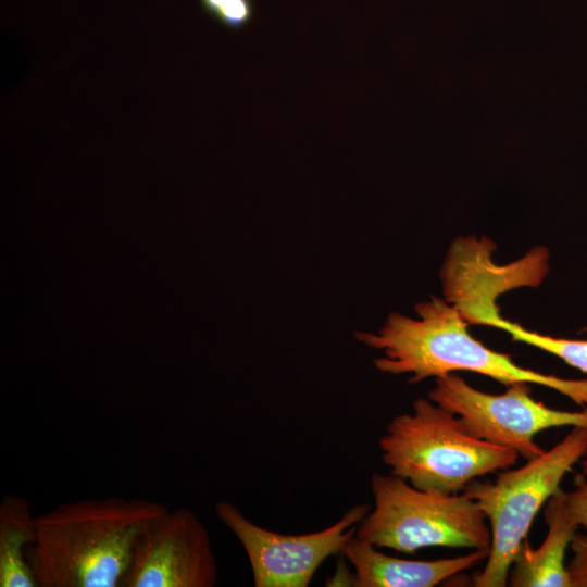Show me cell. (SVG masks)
I'll return each instance as SVG.
<instances>
[{
    "label": "cell",
    "instance_id": "cell-16",
    "mask_svg": "<svg viewBox=\"0 0 587 587\" xmlns=\"http://www.w3.org/2000/svg\"><path fill=\"white\" fill-rule=\"evenodd\" d=\"M570 549L572 557L566 563L571 587H587V530L577 532Z\"/></svg>",
    "mask_w": 587,
    "mask_h": 587
},
{
    "label": "cell",
    "instance_id": "cell-5",
    "mask_svg": "<svg viewBox=\"0 0 587 587\" xmlns=\"http://www.w3.org/2000/svg\"><path fill=\"white\" fill-rule=\"evenodd\" d=\"M373 510L355 536L403 553L429 547L489 549L491 534L478 504L465 494L415 488L390 475L372 474Z\"/></svg>",
    "mask_w": 587,
    "mask_h": 587
},
{
    "label": "cell",
    "instance_id": "cell-9",
    "mask_svg": "<svg viewBox=\"0 0 587 587\" xmlns=\"http://www.w3.org/2000/svg\"><path fill=\"white\" fill-rule=\"evenodd\" d=\"M494 248L486 237H460L452 243L442 265L446 300L459 310L466 323L496 305L500 294L520 286H538L548 272L546 248H535L505 266L492 263Z\"/></svg>",
    "mask_w": 587,
    "mask_h": 587
},
{
    "label": "cell",
    "instance_id": "cell-2",
    "mask_svg": "<svg viewBox=\"0 0 587 587\" xmlns=\"http://www.w3.org/2000/svg\"><path fill=\"white\" fill-rule=\"evenodd\" d=\"M419 319L397 312L377 333H357L365 346L382 350L376 370L410 374V383L444 377L457 371L489 376L504 386L536 384L553 389L582 408L587 407V379H567L517 365L510 355L489 349L467 330L459 310L446 299L432 297L415 305Z\"/></svg>",
    "mask_w": 587,
    "mask_h": 587
},
{
    "label": "cell",
    "instance_id": "cell-12",
    "mask_svg": "<svg viewBox=\"0 0 587 587\" xmlns=\"http://www.w3.org/2000/svg\"><path fill=\"white\" fill-rule=\"evenodd\" d=\"M35 516L24 497L5 495L0 502V587H37L26 560L35 540Z\"/></svg>",
    "mask_w": 587,
    "mask_h": 587
},
{
    "label": "cell",
    "instance_id": "cell-4",
    "mask_svg": "<svg viewBox=\"0 0 587 587\" xmlns=\"http://www.w3.org/2000/svg\"><path fill=\"white\" fill-rule=\"evenodd\" d=\"M586 449L587 428L572 427L551 449L519 469L503 470L494 483L474 479L466 485L463 494L482 509L491 534L486 565L474 576V586L508 585L510 567L536 514Z\"/></svg>",
    "mask_w": 587,
    "mask_h": 587
},
{
    "label": "cell",
    "instance_id": "cell-17",
    "mask_svg": "<svg viewBox=\"0 0 587 587\" xmlns=\"http://www.w3.org/2000/svg\"><path fill=\"white\" fill-rule=\"evenodd\" d=\"M226 1L228 0H199L202 10L213 18Z\"/></svg>",
    "mask_w": 587,
    "mask_h": 587
},
{
    "label": "cell",
    "instance_id": "cell-8",
    "mask_svg": "<svg viewBox=\"0 0 587 587\" xmlns=\"http://www.w3.org/2000/svg\"><path fill=\"white\" fill-rule=\"evenodd\" d=\"M217 577L204 524L188 509H167L136 538L120 587H214Z\"/></svg>",
    "mask_w": 587,
    "mask_h": 587
},
{
    "label": "cell",
    "instance_id": "cell-10",
    "mask_svg": "<svg viewBox=\"0 0 587 587\" xmlns=\"http://www.w3.org/2000/svg\"><path fill=\"white\" fill-rule=\"evenodd\" d=\"M489 549L430 561L387 555L377 547L350 538L342 549L354 569L353 587H434L487 559Z\"/></svg>",
    "mask_w": 587,
    "mask_h": 587
},
{
    "label": "cell",
    "instance_id": "cell-11",
    "mask_svg": "<svg viewBox=\"0 0 587 587\" xmlns=\"http://www.w3.org/2000/svg\"><path fill=\"white\" fill-rule=\"evenodd\" d=\"M545 521L548 533L538 548L534 549L527 538L522 542L510 567V586L571 587L565 555L579 526L561 488L547 501Z\"/></svg>",
    "mask_w": 587,
    "mask_h": 587
},
{
    "label": "cell",
    "instance_id": "cell-1",
    "mask_svg": "<svg viewBox=\"0 0 587 587\" xmlns=\"http://www.w3.org/2000/svg\"><path fill=\"white\" fill-rule=\"evenodd\" d=\"M166 505L141 498L63 502L34 519L37 587H120L138 535Z\"/></svg>",
    "mask_w": 587,
    "mask_h": 587
},
{
    "label": "cell",
    "instance_id": "cell-18",
    "mask_svg": "<svg viewBox=\"0 0 587 587\" xmlns=\"http://www.w3.org/2000/svg\"><path fill=\"white\" fill-rule=\"evenodd\" d=\"M582 332H587V326Z\"/></svg>",
    "mask_w": 587,
    "mask_h": 587
},
{
    "label": "cell",
    "instance_id": "cell-14",
    "mask_svg": "<svg viewBox=\"0 0 587 587\" xmlns=\"http://www.w3.org/2000/svg\"><path fill=\"white\" fill-rule=\"evenodd\" d=\"M580 471L574 480V489L565 492L571 513L578 524L587 530V449L578 462Z\"/></svg>",
    "mask_w": 587,
    "mask_h": 587
},
{
    "label": "cell",
    "instance_id": "cell-3",
    "mask_svg": "<svg viewBox=\"0 0 587 587\" xmlns=\"http://www.w3.org/2000/svg\"><path fill=\"white\" fill-rule=\"evenodd\" d=\"M390 474L415 488L459 494L477 477L507 470L519 453L470 435L457 415L428 398L396 415L378 442Z\"/></svg>",
    "mask_w": 587,
    "mask_h": 587
},
{
    "label": "cell",
    "instance_id": "cell-15",
    "mask_svg": "<svg viewBox=\"0 0 587 587\" xmlns=\"http://www.w3.org/2000/svg\"><path fill=\"white\" fill-rule=\"evenodd\" d=\"M254 16L252 0H228L217 11L214 18L228 29L246 27Z\"/></svg>",
    "mask_w": 587,
    "mask_h": 587
},
{
    "label": "cell",
    "instance_id": "cell-7",
    "mask_svg": "<svg viewBox=\"0 0 587 587\" xmlns=\"http://www.w3.org/2000/svg\"><path fill=\"white\" fill-rule=\"evenodd\" d=\"M367 503L357 504L329 527L310 534L285 535L249 521L229 501H218V520L242 545L257 587H307L316 570L329 557L342 553L354 537L359 523L370 512Z\"/></svg>",
    "mask_w": 587,
    "mask_h": 587
},
{
    "label": "cell",
    "instance_id": "cell-6",
    "mask_svg": "<svg viewBox=\"0 0 587 587\" xmlns=\"http://www.w3.org/2000/svg\"><path fill=\"white\" fill-rule=\"evenodd\" d=\"M428 399L452 412L472 436L515 450L526 460L545 450L534 440L538 433L562 426L587 428V407L564 411L545 405L530 396L528 383H514L492 395L450 373L436 378Z\"/></svg>",
    "mask_w": 587,
    "mask_h": 587
},
{
    "label": "cell",
    "instance_id": "cell-13",
    "mask_svg": "<svg viewBox=\"0 0 587 587\" xmlns=\"http://www.w3.org/2000/svg\"><path fill=\"white\" fill-rule=\"evenodd\" d=\"M478 324L499 328L508 333L513 340L549 352L587 374V340L557 338L525 329L517 323L502 319L499 309L485 314Z\"/></svg>",
    "mask_w": 587,
    "mask_h": 587
}]
</instances>
